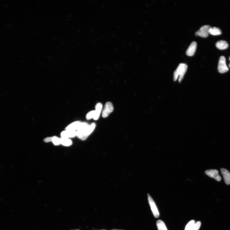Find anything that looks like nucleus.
Listing matches in <instances>:
<instances>
[{
	"mask_svg": "<svg viewBox=\"0 0 230 230\" xmlns=\"http://www.w3.org/2000/svg\"><path fill=\"white\" fill-rule=\"evenodd\" d=\"M95 126L94 123L89 125L86 122H81L79 129L76 131L77 137L81 140H86L93 131Z\"/></svg>",
	"mask_w": 230,
	"mask_h": 230,
	"instance_id": "1",
	"label": "nucleus"
},
{
	"mask_svg": "<svg viewBox=\"0 0 230 230\" xmlns=\"http://www.w3.org/2000/svg\"><path fill=\"white\" fill-rule=\"evenodd\" d=\"M188 66L184 63H180L174 73V80L176 81L179 76V81L181 82L183 79Z\"/></svg>",
	"mask_w": 230,
	"mask_h": 230,
	"instance_id": "2",
	"label": "nucleus"
},
{
	"mask_svg": "<svg viewBox=\"0 0 230 230\" xmlns=\"http://www.w3.org/2000/svg\"><path fill=\"white\" fill-rule=\"evenodd\" d=\"M229 69L226 65V58L223 56H221L219 59L218 71L221 73H225L228 71Z\"/></svg>",
	"mask_w": 230,
	"mask_h": 230,
	"instance_id": "3",
	"label": "nucleus"
},
{
	"mask_svg": "<svg viewBox=\"0 0 230 230\" xmlns=\"http://www.w3.org/2000/svg\"><path fill=\"white\" fill-rule=\"evenodd\" d=\"M210 25H206L203 26L200 29L195 33L196 36H199L203 38H206L209 34V30L211 28Z\"/></svg>",
	"mask_w": 230,
	"mask_h": 230,
	"instance_id": "4",
	"label": "nucleus"
},
{
	"mask_svg": "<svg viewBox=\"0 0 230 230\" xmlns=\"http://www.w3.org/2000/svg\"><path fill=\"white\" fill-rule=\"evenodd\" d=\"M148 199L150 206L153 214L155 218L159 217V213L157 206L155 202L149 194H148Z\"/></svg>",
	"mask_w": 230,
	"mask_h": 230,
	"instance_id": "5",
	"label": "nucleus"
},
{
	"mask_svg": "<svg viewBox=\"0 0 230 230\" xmlns=\"http://www.w3.org/2000/svg\"><path fill=\"white\" fill-rule=\"evenodd\" d=\"M205 174L209 177L215 179L220 181L221 180V176L219 175L218 171L216 169H210L205 171Z\"/></svg>",
	"mask_w": 230,
	"mask_h": 230,
	"instance_id": "6",
	"label": "nucleus"
},
{
	"mask_svg": "<svg viewBox=\"0 0 230 230\" xmlns=\"http://www.w3.org/2000/svg\"><path fill=\"white\" fill-rule=\"evenodd\" d=\"M114 106L110 102H106L102 112V117L103 118L108 117L114 110Z\"/></svg>",
	"mask_w": 230,
	"mask_h": 230,
	"instance_id": "7",
	"label": "nucleus"
},
{
	"mask_svg": "<svg viewBox=\"0 0 230 230\" xmlns=\"http://www.w3.org/2000/svg\"><path fill=\"white\" fill-rule=\"evenodd\" d=\"M81 123V122L79 121H74L67 126L65 130L76 132L79 129Z\"/></svg>",
	"mask_w": 230,
	"mask_h": 230,
	"instance_id": "8",
	"label": "nucleus"
},
{
	"mask_svg": "<svg viewBox=\"0 0 230 230\" xmlns=\"http://www.w3.org/2000/svg\"><path fill=\"white\" fill-rule=\"evenodd\" d=\"M197 46V44L196 42L194 41L191 43L186 51V55L189 56H193L195 54Z\"/></svg>",
	"mask_w": 230,
	"mask_h": 230,
	"instance_id": "9",
	"label": "nucleus"
},
{
	"mask_svg": "<svg viewBox=\"0 0 230 230\" xmlns=\"http://www.w3.org/2000/svg\"><path fill=\"white\" fill-rule=\"evenodd\" d=\"M61 138H70L77 136L76 132L65 130L62 131L61 133Z\"/></svg>",
	"mask_w": 230,
	"mask_h": 230,
	"instance_id": "10",
	"label": "nucleus"
},
{
	"mask_svg": "<svg viewBox=\"0 0 230 230\" xmlns=\"http://www.w3.org/2000/svg\"><path fill=\"white\" fill-rule=\"evenodd\" d=\"M221 172L223 175L225 182L228 185L230 184V173L227 169L223 168L221 169Z\"/></svg>",
	"mask_w": 230,
	"mask_h": 230,
	"instance_id": "11",
	"label": "nucleus"
},
{
	"mask_svg": "<svg viewBox=\"0 0 230 230\" xmlns=\"http://www.w3.org/2000/svg\"><path fill=\"white\" fill-rule=\"evenodd\" d=\"M102 105L101 103H99L95 106V110L93 119L95 120H97L99 117L101 112L102 109Z\"/></svg>",
	"mask_w": 230,
	"mask_h": 230,
	"instance_id": "12",
	"label": "nucleus"
},
{
	"mask_svg": "<svg viewBox=\"0 0 230 230\" xmlns=\"http://www.w3.org/2000/svg\"><path fill=\"white\" fill-rule=\"evenodd\" d=\"M216 46L218 49L223 50L227 49L228 46V45L226 41L221 40L219 41L216 43Z\"/></svg>",
	"mask_w": 230,
	"mask_h": 230,
	"instance_id": "13",
	"label": "nucleus"
},
{
	"mask_svg": "<svg viewBox=\"0 0 230 230\" xmlns=\"http://www.w3.org/2000/svg\"><path fill=\"white\" fill-rule=\"evenodd\" d=\"M61 144L62 146L68 147L72 145L73 143L71 139L61 137Z\"/></svg>",
	"mask_w": 230,
	"mask_h": 230,
	"instance_id": "14",
	"label": "nucleus"
},
{
	"mask_svg": "<svg viewBox=\"0 0 230 230\" xmlns=\"http://www.w3.org/2000/svg\"><path fill=\"white\" fill-rule=\"evenodd\" d=\"M210 34L213 36L220 35L222 34V31L219 28L213 27H211L209 30Z\"/></svg>",
	"mask_w": 230,
	"mask_h": 230,
	"instance_id": "15",
	"label": "nucleus"
},
{
	"mask_svg": "<svg viewBox=\"0 0 230 230\" xmlns=\"http://www.w3.org/2000/svg\"><path fill=\"white\" fill-rule=\"evenodd\" d=\"M157 226L158 230H168L164 222L161 220L157 222Z\"/></svg>",
	"mask_w": 230,
	"mask_h": 230,
	"instance_id": "16",
	"label": "nucleus"
},
{
	"mask_svg": "<svg viewBox=\"0 0 230 230\" xmlns=\"http://www.w3.org/2000/svg\"><path fill=\"white\" fill-rule=\"evenodd\" d=\"M52 142L55 146H58L61 144V139L57 137L54 136L52 137Z\"/></svg>",
	"mask_w": 230,
	"mask_h": 230,
	"instance_id": "17",
	"label": "nucleus"
},
{
	"mask_svg": "<svg viewBox=\"0 0 230 230\" xmlns=\"http://www.w3.org/2000/svg\"><path fill=\"white\" fill-rule=\"evenodd\" d=\"M195 221L193 220L190 221L185 227V230H191L195 224Z\"/></svg>",
	"mask_w": 230,
	"mask_h": 230,
	"instance_id": "18",
	"label": "nucleus"
},
{
	"mask_svg": "<svg viewBox=\"0 0 230 230\" xmlns=\"http://www.w3.org/2000/svg\"><path fill=\"white\" fill-rule=\"evenodd\" d=\"M95 110H93L90 111L86 115V118L87 120H90L94 116Z\"/></svg>",
	"mask_w": 230,
	"mask_h": 230,
	"instance_id": "19",
	"label": "nucleus"
},
{
	"mask_svg": "<svg viewBox=\"0 0 230 230\" xmlns=\"http://www.w3.org/2000/svg\"><path fill=\"white\" fill-rule=\"evenodd\" d=\"M201 226V222L200 221H198L196 222L194 226L192 228L191 230H199Z\"/></svg>",
	"mask_w": 230,
	"mask_h": 230,
	"instance_id": "20",
	"label": "nucleus"
},
{
	"mask_svg": "<svg viewBox=\"0 0 230 230\" xmlns=\"http://www.w3.org/2000/svg\"><path fill=\"white\" fill-rule=\"evenodd\" d=\"M52 137H47L44 139V141L46 142H49L52 141Z\"/></svg>",
	"mask_w": 230,
	"mask_h": 230,
	"instance_id": "21",
	"label": "nucleus"
},
{
	"mask_svg": "<svg viewBox=\"0 0 230 230\" xmlns=\"http://www.w3.org/2000/svg\"><path fill=\"white\" fill-rule=\"evenodd\" d=\"M229 60L230 61V57L229 58ZM229 67L230 68V64H229Z\"/></svg>",
	"mask_w": 230,
	"mask_h": 230,
	"instance_id": "22",
	"label": "nucleus"
},
{
	"mask_svg": "<svg viewBox=\"0 0 230 230\" xmlns=\"http://www.w3.org/2000/svg\"><path fill=\"white\" fill-rule=\"evenodd\" d=\"M117 230V229H113V230Z\"/></svg>",
	"mask_w": 230,
	"mask_h": 230,
	"instance_id": "23",
	"label": "nucleus"
},
{
	"mask_svg": "<svg viewBox=\"0 0 230 230\" xmlns=\"http://www.w3.org/2000/svg\"><path fill=\"white\" fill-rule=\"evenodd\" d=\"M79 230V229H76V230Z\"/></svg>",
	"mask_w": 230,
	"mask_h": 230,
	"instance_id": "24",
	"label": "nucleus"
},
{
	"mask_svg": "<svg viewBox=\"0 0 230 230\" xmlns=\"http://www.w3.org/2000/svg\"></svg>",
	"mask_w": 230,
	"mask_h": 230,
	"instance_id": "25",
	"label": "nucleus"
}]
</instances>
